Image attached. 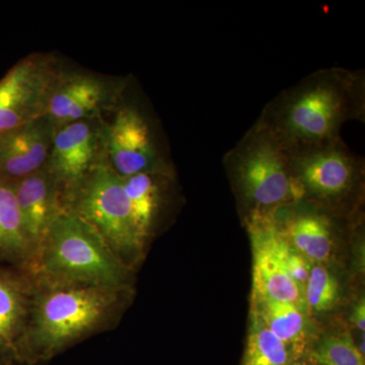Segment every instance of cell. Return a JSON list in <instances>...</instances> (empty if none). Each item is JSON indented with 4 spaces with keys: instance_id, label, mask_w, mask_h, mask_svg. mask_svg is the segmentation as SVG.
<instances>
[{
    "instance_id": "obj_3",
    "label": "cell",
    "mask_w": 365,
    "mask_h": 365,
    "mask_svg": "<svg viewBox=\"0 0 365 365\" xmlns=\"http://www.w3.org/2000/svg\"><path fill=\"white\" fill-rule=\"evenodd\" d=\"M40 267L56 284L117 289L125 268L95 227L76 213L60 212L39 247Z\"/></svg>"
},
{
    "instance_id": "obj_19",
    "label": "cell",
    "mask_w": 365,
    "mask_h": 365,
    "mask_svg": "<svg viewBox=\"0 0 365 365\" xmlns=\"http://www.w3.org/2000/svg\"><path fill=\"white\" fill-rule=\"evenodd\" d=\"M292 361H294V357L287 346L252 313L242 365H289Z\"/></svg>"
},
{
    "instance_id": "obj_4",
    "label": "cell",
    "mask_w": 365,
    "mask_h": 365,
    "mask_svg": "<svg viewBox=\"0 0 365 365\" xmlns=\"http://www.w3.org/2000/svg\"><path fill=\"white\" fill-rule=\"evenodd\" d=\"M116 300L113 288L56 284L40 295L28 335L32 356L47 359L103 321Z\"/></svg>"
},
{
    "instance_id": "obj_7",
    "label": "cell",
    "mask_w": 365,
    "mask_h": 365,
    "mask_svg": "<svg viewBox=\"0 0 365 365\" xmlns=\"http://www.w3.org/2000/svg\"><path fill=\"white\" fill-rule=\"evenodd\" d=\"M245 220L253 253L252 299L275 300L302 307L304 295L288 275L287 255L292 245L276 213H252Z\"/></svg>"
},
{
    "instance_id": "obj_15",
    "label": "cell",
    "mask_w": 365,
    "mask_h": 365,
    "mask_svg": "<svg viewBox=\"0 0 365 365\" xmlns=\"http://www.w3.org/2000/svg\"><path fill=\"white\" fill-rule=\"evenodd\" d=\"M252 313L280 340L299 360L307 342V321L304 309L288 302L252 299Z\"/></svg>"
},
{
    "instance_id": "obj_18",
    "label": "cell",
    "mask_w": 365,
    "mask_h": 365,
    "mask_svg": "<svg viewBox=\"0 0 365 365\" xmlns=\"http://www.w3.org/2000/svg\"><path fill=\"white\" fill-rule=\"evenodd\" d=\"M11 182L0 179V261L20 262L33 253Z\"/></svg>"
},
{
    "instance_id": "obj_17",
    "label": "cell",
    "mask_w": 365,
    "mask_h": 365,
    "mask_svg": "<svg viewBox=\"0 0 365 365\" xmlns=\"http://www.w3.org/2000/svg\"><path fill=\"white\" fill-rule=\"evenodd\" d=\"M26 314V294L23 282L0 268V350L16 352Z\"/></svg>"
},
{
    "instance_id": "obj_22",
    "label": "cell",
    "mask_w": 365,
    "mask_h": 365,
    "mask_svg": "<svg viewBox=\"0 0 365 365\" xmlns=\"http://www.w3.org/2000/svg\"><path fill=\"white\" fill-rule=\"evenodd\" d=\"M351 322L355 328L364 334L365 331V299H360L357 304L353 307Z\"/></svg>"
},
{
    "instance_id": "obj_16",
    "label": "cell",
    "mask_w": 365,
    "mask_h": 365,
    "mask_svg": "<svg viewBox=\"0 0 365 365\" xmlns=\"http://www.w3.org/2000/svg\"><path fill=\"white\" fill-rule=\"evenodd\" d=\"M169 173H141L123 178L125 194L134 227L143 245L150 234L160 206V178Z\"/></svg>"
},
{
    "instance_id": "obj_13",
    "label": "cell",
    "mask_w": 365,
    "mask_h": 365,
    "mask_svg": "<svg viewBox=\"0 0 365 365\" xmlns=\"http://www.w3.org/2000/svg\"><path fill=\"white\" fill-rule=\"evenodd\" d=\"M110 91L102 79L90 76H74L54 83L46 116L55 126L86 121L95 116L109 103Z\"/></svg>"
},
{
    "instance_id": "obj_14",
    "label": "cell",
    "mask_w": 365,
    "mask_h": 365,
    "mask_svg": "<svg viewBox=\"0 0 365 365\" xmlns=\"http://www.w3.org/2000/svg\"><path fill=\"white\" fill-rule=\"evenodd\" d=\"M11 182L26 237L33 250H38L60 213L55 207L51 177L39 170Z\"/></svg>"
},
{
    "instance_id": "obj_2",
    "label": "cell",
    "mask_w": 365,
    "mask_h": 365,
    "mask_svg": "<svg viewBox=\"0 0 365 365\" xmlns=\"http://www.w3.org/2000/svg\"><path fill=\"white\" fill-rule=\"evenodd\" d=\"M247 213H276L302 200L290 163V153L272 132L255 122L223 157Z\"/></svg>"
},
{
    "instance_id": "obj_1",
    "label": "cell",
    "mask_w": 365,
    "mask_h": 365,
    "mask_svg": "<svg viewBox=\"0 0 365 365\" xmlns=\"http://www.w3.org/2000/svg\"><path fill=\"white\" fill-rule=\"evenodd\" d=\"M364 119V71L331 67L281 91L257 121L294 153L338 140L346 123Z\"/></svg>"
},
{
    "instance_id": "obj_10",
    "label": "cell",
    "mask_w": 365,
    "mask_h": 365,
    "mask_svg": "<svg viewBox=\"0 0 365 365\" xmlns=\"http://www.w3.org/2000/svg\"><path fill=\"white\" fill-rule=\"evenodd\" d=\"M56 126L46 115L0 134V179L14 182L39 172L49 157Z\"/></svg>"
},
{
    "instance_id": "obj_12",
    "label": "cell",
    "mask_w": 365,
    "mask_h": 365,
    "mask_svg": "<svg viewBox=\"0 0 365 365\" xmlns=\"http://www.w3.org/2000/svg\"><path fill=\"white\" fill-rule=\"evenodd\" d=\"M285 218L277 217L290 245L311 264L321 265L330 259L333 249V222L316 204L297 201L287 206Z\"/></svg>"
},
{
    "instance_id": "obj_5",
    "label": "cell",
    "mask_w": 365,
    "mask_h": 365,
    "mask_svg": "<svg viewBox=\"0 0 365 365\" xmlns=\"http://www.w3.org/2000/svg\"><path fill=\"white\" fill-rule=\"evenodd\" d=\"M292 174L302 200L322 206L339 205L361 185L364 158L353 153L342 138L290 153Z\"/></svg>"
},
{
    "instance_id": "obj_20",
    "label": "cell",
    "mask_w": 365,
    "mask_h": 365,
    "mask_svg": "<svg viewBox=\"0 0 365 365\" xmlns=\"http://www.w3.org/2000/svg\"><path fill=\"white\" fill-rule=\"evenodd\" d=\"M340 297L339 283L330 271L322 265L312 266L304 289V302L317 313L330 311Z\"/></svg>"
},
{
    "instance_id": "obj_11",
    "label": "cell",
    "mask_w": 365,
    "mask_h": 365,
    "mask_svg": "<svg viewBox=\"0 0 365 365\" xmlns=\"http://www.w3.org/2000/svg\"><path fill=\"white\" fill-rule=\"evenodd\" d=\"M97 137L86 121L64 125L55 131L50 150V177L66 187H78L88 179L95 160Z\"/></svg>"
},
{
    "instance_id": "obj_21",
    "label": "cell",
    "mask_w": 365,
    "mask_h": 365,
    "mask_svg": "<svg viewBox=\"0 0 365 365\" xmlns=\"http://www.w3.org/2000/svg\"><path fill=\"white\" fill-rule=\"evenodd\" d=\"M312 357L319 365H365L364 354L348 333L326 336L314 347Z\"/></svg>"
},
{
    "instance_id": "obj_23",
    "label": "cell",
    "mask_w": 365,
    "mask_h": 365,
    "mask_svg": "<svg viewBox=\"0 0 365 365\" xmlns=\"http://www.w3.org/2000/svg\"><path fill=\"white\" fill-rule=\"evenodd\" d=\"M289 365H311V364H307V362L299 361V360H294V361H292V364H290Z\"/></svg>"
},
{
    "instance_id": "obj_6",
    "label": "cell",
    "mask_w": 365,
    "mask_h": 365,
    "mask_svg": "<svg viewBox=\"0 0 365 365\" xmlns=\"http://www.w3.org/2000/svg\"><path fill=\"white\" fill-rule=\"evenodd\" d=\"M76 215L109 245L115 254L130 255L143 248L125 194L123 178L112 167L100 165L83 182Z\"/></svg>"
},
{
    "instance_id": "obj_9",
    "label": "cell",
    "mask_w": 365,
    "mask_h": 365,
    "mask_svg": "<svg viewBox=\"0 0 365 365\" xmlns=\"http://www.w3.org/2000/svg\"><path fill=\"white\" fill-rule=\"evenodd\" d=\"M113 169L120 177L141 173H169L158 153L150 122L135 108L120 110L108 131Z\"/></svg>"
},
{
    "instance_id": "obj_8",
    "label": "cell",
    "mask_w": 365,
    "mask_h": 365,
    "mask_svg": "<svg viewBox=\"0 0 365 365\" xmlns=\"http://www.w3.org/2000/svg\"><path fill=\"white\" fill-rule=\"evenodd\" d=\"M54 74L43 59L18 62L0 79V134L45 114Z\"/></svg>"
}]
</instances>
